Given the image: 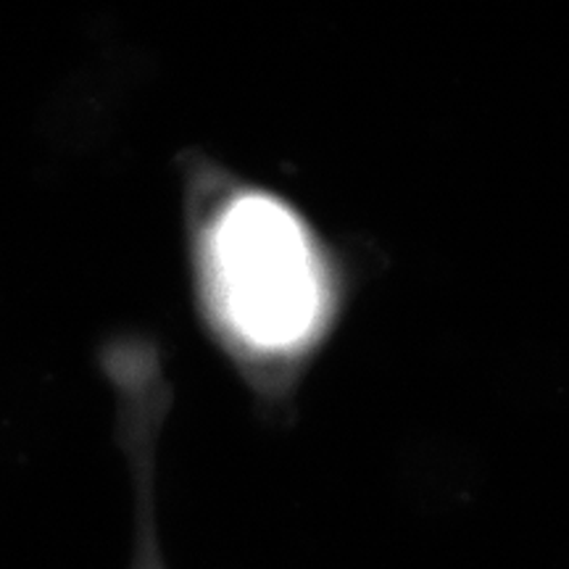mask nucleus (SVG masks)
Returning <instances> with one entry per match:
<instances>
[{
	"label": "nucleus",
	"mask_w": 569,
	"mask_h": 569,
	"mask_svg": "<svg viewBox=\"0 0 569 569\" xmlns=\"http://www.w3.org/2000/svg\"><path fill=\"white\" fill-rule=\"evenodd\" d=\"M196 284L217 336L251 359L309 348L332 306L317 238L280 198L253 188L209 198L193 232Z\"/></svg>",
	"instance_id": "1"
}]
</instances>
